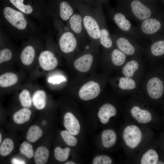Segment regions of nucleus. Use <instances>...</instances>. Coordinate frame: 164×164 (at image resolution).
I'll return each mask as SVG.
<instances>
[{
    "label": "nucleus",
    "instance_id": "nucleus-27",
    "mask_svg": "<svg viewBox=\"0 0 164 164\" xmlns=\"http://www.w3.org/2000/svg\"><path fill=\"white\" fill-rule=\"evenodd\" d=\"M158 160V155L154 150L150 149L143 155L141 160V164H156Z\"/></svg>",
    "mask_w": 164,
    "mask_h": 164
},
{
    "label": "nucleus",
    "instance_id": "nucleus-16",
    "mask_svg": "<svg viewBox=\"0 0 164 164\" xmlns=\"http://www.w3.org/2000/svg\"><path fill=\"white\" fill-rule=\"evenodd\" d=\"M131 113L138 123H148L152 120V115L149 112L146 110L142 109L137 106H134L131 109Z\"/></svg>",
    "mask_w": 164,
    "mask_h": 164
},
{
    "label": "nucleus",
    "instance_id": "nucleus-13",
    "mask_svg": "<svg viewBox=\"0 0 164 164\" xmlns=\"http://www.w3.org/2000/svg\"><path fill=\"white\" fill-rule=\"evenodd\" d=\"M147 90L149 96L152 98L158 99L162 96L164 91L162 82L159 78L153 77L148 81Z\"/></svg>",
    "mask_w": 164,
    "mask_h": 164
},
{
    "label": "nucleus",
    "instance_id": "nucleus-12",
    "mask_svg": "<svg viewBox=\"0 0 164 164\" xmlns=\"http://www.w3.org/2000/svg\"><path fill=\"white\" fill-rule=\"evenodd\" d=\"M92 52H86L75 60L74 66L76 70L82 73L87 72L89 70L94 58Z\"/></svg>",
    "mask_w": 164,
    "mask_h": 164
},
{
    "label": "nucleus",
    "instance_id": "nucleus-9",
    "mask_svg": "<svg viewBox=\"0 0 164 164\" xmlns=\"http://www.w3.org/2000/svg\"><path fill=\"white\" fill-rule=\"evenodd\" d=\"M3 14L6 19L15 27L20 30L26 28L27 21L22 12L7 7L3 10Z\"/></svg>",
    "mask_w": 164,
    "mask_h": 164
},
{
    "label": "nucleus",
    "instance_id": "nucleus-33",
    "mask_svg": "<svg viewBox=\"0 0 164 164\" xmlns=\"http://www.w3.org/2000/svg\"><path fill=\"white\" fill-rule=\"evenodd\" d=\"M19 150L20 153L28 159H31L34 155L32 145L26 141L23 142L21 145Z\"/></svg>",
    "mask_w": 164,
    "mask_h": 164
},
{
    "label": "nucleus",
    "instance_id": "nucleus-40",
    "mask_svg": "<svg viewBox=\"0 0 164 164\" xmlns=\"http://www.w3.org/2000/svg\"><path fill=\"white\" fill-rule=\"evenodd\" d=\"M65 164H75L76 163L72 161H68L66 162Z\"/></svg>",
    "mask_w": 164,
    "mask_h": 164
},
{
    "label": "nucleus",
    "instance_id": "nucleus-41",
    "mask_svg": "<svg viewBox=\"0 0 164 164\" xmlns=\"http://www.w3.org/2000/svg\"><path fill=\"white\" fill-rule=\"evenodd\" d=\"M157 164H164V162L162 161H159V162H157Z\"/></svg>",
    "mask_w": 164,
    "mask_h": 164
},
{
    "label": "nucleus",
    "instance_id": "nucleus-4",
    "mask_svg": "<svg viewBox=\"0 0 164 164\" xmlns=\"http://www.w3.org/2000/svg\"><path fill=\"white\" fill-rule=\"evenodd\" d=\"M93 10L100 28L101 33L100 44L106 49L111 48L113 46L114 43L103 11L101 8L99 6L96 7Z\"/></svg>",
    "mask_w": 164,
    "mask_h": 164
},
{
    "label": "nucleus",
    "instance_id": "nucleus-14",
    "mask_svg": "<svg viewBox=\"0 0 164 164\" xmlns=\"http://www.w3.org/2000/svg\"><path fill=\"white\" fill-rule=\"evenodd\" d=\"M65 128L73 135L78 134L80 130L79 122L71 112L66 113L63 118Z\"/></svg>",
    "mask_w": 164,
    "mask_h": 164
},
{
    "label": "nucleus",
    "instance_id": "nucleus-7",
    "mask_svg": "<svg viewBox=\"0 0 164 164\" xmlns=\"http://www.w3.org/2000/svg\"><path fill=\"white\" fill-rule=\"evenodd\" d=\"M67 27L76 36L79 41H84L88 37L84 28L80 13H74L67 21Z\"/></svg>",
    "mask_w": 164,
    "mask_h": 164
},
{
    "label": "nucleus",
    "instance_id": "nucleus-21",
    "mask_svg": "<svg viewBox=\"0 0 164 164\" xmlns=\"http://www.w3.org/2000/svg\"><path fill=\"white\" fill-rule=\"evenodd\" d=\"M35 55L33 47L30 45L26 46L23 49L20 55L21 62L26 65H30L33 61Z\"/></svg>",
    "mask_w": 164,
    "mask_h": 164
},
{
    "label": "nucleus",
    "instance_id": "nucleus-29",
    "mask_svg": "<svg viewBox=\"0 0 164 164\" xmlns=\"http://www.w3.org/2000/svg\"><path fill=\"white\" fill-rule=\"evenodd\" d=\"M14 144L13 141L10 138L5 139L0 146V154L3 156L7 155L13 150Z\"/></svg>",
    "mask_w": 164,
    "mask_h": 164
},
{
    "label": "nucleus",
    "instance_id": "nucleus-8",
    "mask_svg": "<svg viewBox=\"0 0 164 164\" xmlns=\"http://www.w3.org/2000/svg\"><path fill=\"white\" fill-rule=\"evenodd\" d=\"M142 137L141 131L136 125L127 126L123 132V137L126 144L132 149L135 148L138 145L141 141Z\"/></svg>",
    "mask_w": 164,
    "mask_h": 164
},
{
    "label": "nucleus",
    "instance_id": "nucleus-19",
    "mask_svg": "<svg viewBox=\"0 0 164 164\" xmlns=\"http://www.w3.org/2000/svg\"><path fill=\"white\" fill-rule=\"evenodd\" d=\"M31 111L28 108H24L15 112L13 115L14 122L18 124L24 123L29 120Z\"/></svg>",
    "mask_w": 164,
    "mask_h": 164
},
{
    "label": "nucleus",
    "instance_id": "nucleus-1",
    "mask_svg": "<svg viewBox=\"0 0 164 164\" xmlns=\"http://www.w3.org/2000/svg\"><path fill=\"white\" fill-rule=\"evenodd\" d=\"M118 10L128 19L139 23L154 15L153 9L140 0H132L119 8Z\"/></svg>",
    "mask_w": 164,
    "mask_h": 164
},
{
    "label": "nucleus",
    "instance_id": "nucleus-24",
    "mask_svg": "<svg viewBox=\"0 0 164 164\" xmlns=\"http://www.w3.org/2000/svg\"><path fill=\"white\" fill-rule=\"evenodd\" d=\"M150 46V53L152 56H159L164 54V39L152 40Z\"/></svg>",
    "mask_w": 164,
    "mask_h": 164
},
{
    "label": "nucleus",
    "instance_id": "nucleus-10",
    "mask_svg": "<svg viewBox=\"0 0 164 164\" xmlns=\"http://www.w3.org/2000/svg\"><path fill=\"white\" fill-rule=\"evenodd\" d=\"M100 91L99 84L94 81L91 80L85 83L80 88L78 95L83 101L90 100L97 97Z\"/></svg>",
    "mask_w": 164,
    "mask_h": 164
},
{
    "label": "nucleus",
    "instance_id": "nucleus-15",
    "mask_svg": "<svg viewBox=\"0 0 164 164\" xmlns=\"http://www.w3.org/2000/svg\"><path fill=\"white\" fill-rule=\"evenodd\" d=\"M117 112L115 107L112 104L106 103L103 104L100 108L98 113L101 121L104 124L108 123L109 118L114 116Z\"/></svg>",
    "mask_w": 164,
    "mask_h": 164
},
{
    "label": "nucleus",
    "instance_id": "nucleus-22",
    "mask_svg": "<svg viewBox=\"0 0 164 164\" xmlns=\"http://www.w3.org/2000/svg\"><path fill=\"white\" fill-rule=\"evenodd\" d=\"M18 80V77L15 73L7 72L2 74L0 76V86L6 87L15 84Z\"/></svg>",
    "mask_w": 164,
    "mask_h": 164
},
{
    "label": "nucleus",
    "instance_id": "nucleus-39",
    "mask_svg": "<svg viewBox=\"0 0 164 164\" xmlns=\"http://www.w3.org/2000/svg\"><path fill=\"white\" fill-rule=\"evenodd\" d=\"M11 162L12 164H24L26 163L24 161L15 158L12 159Z\"/></svg>",
    "mask_w": 164,
    "mask_h": 164
},
{
    "label": "nucleus",
    "instance_id": "nucleus-11",
    "mask_svg": "<svg viewBox=\"0 0 164 164\" xmlns=\"http://www.w3.org/2000/svg\"><path fill=\"white\" fill-rule=\"evenodd\" d=\"M38 60L41 67L46 71L54 69L58 64L57 58L53 52L49 50L42 52L39 55Z\"/></svg>",
    "mask_w": 164,
    "mask_h": 164
},
{
    "label": "nucleus",
    "instance_id": "nucleus-28",
    "mask_svg": "<svg viewBox=\"0 0 164 164\" xmlns=\"http://www.w3.org/2000/svg\"><path fill=\"white\" fill-rule=\"evenodd\" d=\"M138 63L136 60H132L130 61L123 67L122 73L126 77H132L138 68Z\"/></svg>",
    "mask_w": 164,
    "mask_h": 164
},
{
    "label": "nucleus",
    "instance_id": "nucleus-31",
    "mask_svg": "<svg viewBox=\"0 0 164 164\" xmlns=\"http://www.w3.org/2000/svg\"><path fill=\"white\" fill-rule=\"evenodd\" d=\"M119 87L124 90H131L136 87L135 81L130 77H122L119 80Z\"/></svg>",
    "mask_w": 164,
    "mask_h": 164
},
{
    "label": "nucleus",
    "instance_id": "nucleus-42",
    "mask_svg": "<svg viewBox=\"0 0 164 164\" xmlns=\"http://www.w3.org/2000/svg\"><path fill=\"white\" fill-rule=\"evenodd\" d=\"M2 141V135L0 133V143H1Z\"/></svg>",
    "mask_w": 164,
    "mask_h": 164
},
{
    "label": "nucleus",
    "instance_id": "nucleus-5",
    "mask_svg": "<svg viewBox=\"0 0 164 164\" xmlns=\"http://www.w3.org/2000/svg\"><path fill=\"white\" fill-rule=\"evenodd\" d=\"M113 43L119 50L126 55H134L136 52V40L121 32L111 35Z\"/></svg>",
    "mask_w": 164,
    "mask_h": 164
},
{
    "label": "nucleus",
    "instance_id": "nucleus-25",
    "mask_svg": "<svg viewBox=\"0 0 164 164\" xmlns=\"http://www.w3.org/2000/svg\"><path fill=\"white\" fill-rule=\"evenodd\" d=\"M111 61L113 64L117 66L122 65L125 62L126 55L118 48L114 49L110 53Z\"/></svg>",
    "mask_w": 164,
    "mask_h": 164
},
{
    "label": "nucleus",
    "instance_id": "nucleus-3",
    "mask_svg": "<svg viewBox=\"0 0 164 164\" xmlns=\"http://www.w3.org/2000/svg\"><path fill=\"white\" fill-rule=\"evenodd\" d=\"M112 21L117 26L120 32L131 37L136 40L142 41L144 38L139 32L136 26H134L122 12L111 10L109 13Z\"/></svg>",
    "mask_w": 164,
    "mask_h": 164
},
{
    "label": "nucleus",
    "instance_id": "nucleus-26",
    "mask_svg": "<svg viewBox=\"0 0 164 164\" xmlns=\"http://www.w3.org/2000/svg\"><path fill=\"white\" fill-rule=\"evenodd\" d=\"M42 135L43 131L40 128L34 125L29 128L26 135V138L29 142H34L38 140Z\"/></svg>",
    "mask_w": 164,
    "mask_h": 164
},
{
    "label": "nucleus",
    "instance_id": "nucleus-37",
    "mask_svg": "<svg viewBox=\"0 0 164 164\" xmlns=\"http://www.w3.org/2000/svg\"><path fill=\"white\" fill-rule=\"evenodd\" d=\"M12 53L9 49L5 48L0 51V63L8 61L12 58Z\"/></svg>",
    "mask_w": 164,
    "mask_h": 164
},
{
    "label": "nucleus",
    "instance_id": "nucleus-30",
    "mask_svg": "<svg viewBox=\"0 0 164 164\" xmlns=\"http://www.w3.org/2000/svg\"><path fill=\"white\" fill-rule=\"evenodd\" d=\"M70 149L69 148L66 147L62 149L57 146L54 149V155L55 159L60 162H64L68 159Z\"/></svg>",
    "mask_w": 164,
    "mask_h": 164
},
{
    "label": "nucleus",
    "instance_id": "nucleus-2",
    "mask_svg": "<svg viewBox=\"0 0 164 164\" xmlns=\"http://www.w3.org/2000/svg\"><path fill=\"white\" fill-rule=\"evenodd\" d=\"M77 8L82 17L84 26L88 38L91 42L100 44V31L93 10L82 5H78Z\"/></svg>",
    "mask_w": 164,
    "mask_h": 164
},
{
    "label": "nucleus",
    "instance_id": "nucleus-38",
    "mask_svg": "<svg viewBox=\"0 0 164 164\" xmlns=\"http://www.w3.org/2000/svg\"><path fill=\"white\" fill-rule=\"evenodd\" d=\"M65 77L63 76L57 75L50 77L48 80L49 83H52L53 84H59L60 83L66 81Z\"/></svg>",
    "mask_w": 164,
    "mask_h": 164
},
{
    "label": "nucleus",
    "instance_id": "nucleus-34",
    "mask_svg": "<svg viewBox=\"0 0 164 164\" xmlns=\"http://www.w3.org/2000/svg\"><path fill=\"white\" fill-rule=\"evenodd\" d=\"M10 2L17 8L23 13L29 14L33 11L32 7L29 5H25L23 3L24 0H9Z\"/></svg>",
    "mask_w": 164,
    "mask_h": 164
},
{
    "label": "nucleus",
    "instance_id": "nucleus-20",
    "mask_svg": "<svg viewBox=\"0 0 164 164\" xmlns=\"http://www.w3.org/2000/svg\"><path fill=\"white\" fill-rule=\"evenodd\" d=\"M75 10L68 2L63 1L60 5L59 15L63 20L68 21L74 13Z\"/></svg>",
    "mask_w": 164,
    "mask_h": 164
},
{
    "label": "nucleus",
    "instance_id": "nucleus-6",
    "mask_svg": "<svg viewBox=\"0 0 164 164\" xmlns=\"http://www.w3.org/2000/svg\"><path fill=\"white\" fill-rule=\"evenodd\" d=\"M80 42L74 34L68 28L66 27L65 31L60 37L59 45L63 53L69 54L75 50Z\"/></svg>",
    "mask_w": 164,
    "mask_h": 164
},
{
    "label": "nucleus",
    "instance_id": "nucleus-35",
    "mask_svg": "<svg viewBox=\"0 0 164 164\" xmlns=\"http://www.w3.org/2000/svg\"><path fill=\"white\" fill-rule=\"evenodd\" d=\"M60 134L65 143L68 146H74L76 145L77 139L68 131H62Z\"/></svg>",
    "mask_w": 164,
    "mask_h": 164
},
{
    "label": "nucleus",
    "instance_id": "nucleus-18",
    "mask_svg": "<svg viewBox=\"0 0 164 164\" xmlns=\"http://www.w3.org/2000/svg\"><path fill=\"white\" fill-rule=\"evenodd\" d=\"M46 95L44 91L38 90L33 94L32 101L34 107L38 110L43 109L46 105Z\"/></svg>",
    "mask_w": 164,
    "mask_h": 164
},
{
    "label": "nucleus",
    "instance_id": "nucleus-23",
    "mask_svg": "<svg viewBox=\"0 0 164 164\" xmlns=\"http://www.w3.org/2000/svg\"><path fill=\"white\" fill-rule=\"evenodd\" d=\"M49 152L47 148L41 146L36 149L34 155V160L37 164H44L47 161Z\"/></svg>",
    "mask_w": 164,
    "mask_h": 164
},
{
    "label": "nucleus",
    "instance_id": "nucleus-17",
    "mask_svg": "<svg viewBox=\"0 0 164 164\" xmlns=\"http://www.w3.org/2000/svg\"><path fill=\"white\" fill-rule=\"evenodd\" d=\"M116 138L115 133L112 130H105L101 134L102 144L106 148H109L113 146L116 142Z\"/></svg>",
    "mask_w": 164,
    "mask_h": 164
},
{
    "label": "nucleus",
    "instance_id": "nucleus-32",
    "mask_svg": "<svg viewBox=\"0 0 164 164\" xmlns=\"http://www.w3.org/2000/svg\"><path fill=\"white\" fill-rule=\"evenodd\" d=\"M19 98L21 105L23 107L28 108L31 106L32 100L28 90H23L19 94Z\"/></svg>",
    "mask_w": 164,
    "mask_h": 164
},
{
    "label": "nucleus",
    "instance_id": "nucleus-36",
    "mask_svg": "<svg viewBox=\"0 0 164 164\" xmlns=\"http://www.w3.org/2000/svg\"><path fill=\"white\" fill-rule=\"evenodd\" d=\"M112 163L111 159L106 155H100L96 156L94 159L93 164H111Z\"/></svg>",
    "mask_w": 164,
    "mask_h": 164
}]
</instances>
